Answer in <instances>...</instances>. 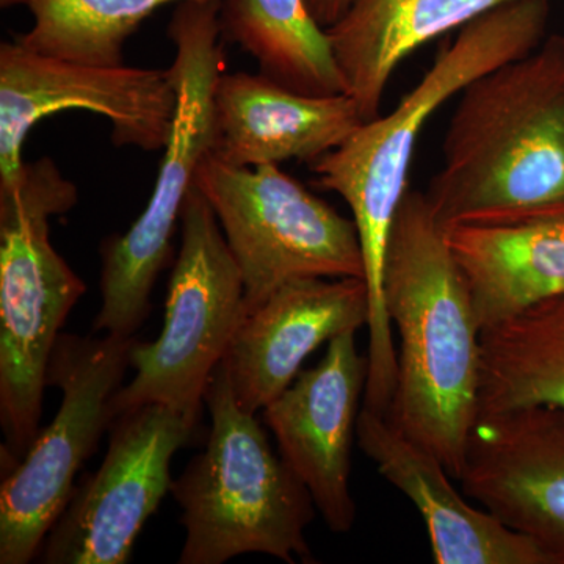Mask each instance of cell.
Listing matches in <instances>:
<instances>
[{
	"label": "cell",
	"mask_w": 564,
	"mask_h": 564,
	"mask_svg": "<svg viewBox=\"0 0 564 564\" xmlns=\"http://www.w3.org/2000/svg\"><path fill=\"white\" fill-rule=\"evenodd\" d=\"M549 0H510L459 29L432 68L384 117L364 121L336 150L313 162L318 187L350 207L369 289L367 397L388 402L395 391L397 344L384 307L386 251L393 218L406 195L411 162L426 121L475 79L518 61L545 40Z\"/></svg>",
	"instance_id": "6da1fadb"
},
{
	"label": "cell",
	"mask_w": 564,
	"mask_h": 564,
	"mask_svg": "<svg viewBox=\"0 0 564 564\" xmlns=\"http://www.w3.org/2000/svg\"><path fill=\"white\" fill-rule=\"evenodd\" d=\"M383 295L399 337L386 417L458 481L480 413L481 326L425 193L408 191L393 218Z\"/></svg>",
	"instance_id": "7a4b0ae2"
},
{
	"label": "cell",
	"mask_w": 564,
	"mask_h": 564,
	"mask_svg": "<svg viewBox=\"0 0 564 564\" xmlns=\"http://www.w3.org/2000/svg\"><path fill=\"white\" fill-rule=\"evenodd\" d=\"M425 195L445 231L564 217V36L459 93Z\"/></svg>",
	"instance_id": "3957f363"
},
{
	"label": "cell",
	"mask_w": 564,
	"mask_h": 564,
	"mask_svg": "<svg viewBox=\"0 0 564 564\" xmlns=\"http://www.w3.org/2000/svg\"><path fill=\"white\" fill-rule=\"evenodd\" d=\"M204 403L212 419L206 447L170 488L185 530L180 563L223 564L245 554L315 563L306 540L313 497L274 454L256 414L237 403L223 362Z\"/></svg>",
	"instance_id": "277c9868"
},
{
	"label": "cell",
	"mask_w": 564,
	"mask_h": 564,
	"mask_svg": "<svg viewBox=\"0 0 564 564\" xmlns=\"http://www.w3.org/2000/svg\"><path fill=\"white\" fill-rule=\"evenodd\" d=\"M77 203V188L51 159L25 163L0 188V425L3 474L40 432L51 352L85 282L52 247L50 220Z\"/></svg>",
	"instance_id": "5b68a950"
},
{
	"label": "cell",
	"mask_w": 564,
	"mask_h": 564,
	"mask_svg": "<svg viewBox=\"0 0 564 564\" xmlns=\"http://www.w3.org/2000/svg\"><path fill=\"white\" fill-rule=\"evenodd\" d=\"M223 0L177 3L169 24L176 47L170 66L177 91L172 133L150 202L129 231L101 248V310L93 332L133 337L151 313V292L169 262L196 170L210 152L214 95L223 74Z\"/></svg>",
	"instance_id": "8992f818"
},
{
	"label": "cell",
	"mask_w": 564,
	"mask_h": 564,
	"mask_svg": "<svg viewBox=\"0 0 564 564\" xmlns=\"http://www.w3.org/2000/svg\"><path fill=\"white\" fill-rule=\"evenodd\" d=\"M180 223L181 250L162 333L154 343H133L135 377L115 393L113 421L144 404H162L196 425L212 373L243 318L242 273L214 209L195 185Z\"/></svg>",
	"instance_id": "52a82bcc"
},
{
	"label": "cell",
	"mask_w": 564,
	"mask_h": 564,
	"mask_svg": "<svg viewBox=\"0 0 564 564\" xmlns=\"http://www.w3.org/2000/svg\"><path fill=\"white\" fill-rule=\"evenodd\" d=\"M195 187L214 209L242 273L245 315L288 282L364 280L361 240L352 218L280 165L232 166L207 154L196 170Z\"/></svg>",
	"instance_id": "ba28073f"
},
{
	"label": "cell",
	"mask_w": 564,
	"mask_h": 564,
	"mask_svg": "<svg viewBox=\"0 0 564 564\" xmlns=\"http://www.w3.org/2000/svg\"><path fill=\"white\" fill-rule=\"evenodd\" d=\"M135 337L61 333L47 386L62 391L54 421L0 485V564H28L74 491V480L113 422L111 400L131 367Z\"/></svg>",
	"instance_id": "9c48e42d"
},
{
	"label": "cell",
	"mask_w": 564,
	"mask_h": 564,
	"mask_svg": "<svg viewBox=\"0 0 564 564\" xmlns=\"http://www.w3.org/2000/svg\"><path fill=\"white\" fill-rule=\"evenodd\" d=\"M177 91L170 69L91 66L0 44V188L24 174L22 147L36 122L87 110L111 124L117 147L161 151L172 133Z\"/></svg>",
	"instance_id": "30bf717a"
},
{
	"label": "cell",
	"mask_w": 564,
	"mask_h": 564,
	"mask_svg": "<svg viewBox=\"0 0 564 564\" xmlns=\"http://www.w3.org/2000/svg\"><path fill=\"white\" fill-rule=\"evenodd\" d=\"M196 425L162 404L118 415L109 451L95 474L74 486L41 544L44 564H126L148 519L172 488L174 454Z\"/></svg>",
	"instance_id": "8fae6325"
},
{
	"label": "cell",
	"mask_w": 564,
	"mask_h": 564,
	"mask_svg": "<svg viewBox=\"0 0 564 564\" xmlns=\"http://www.w3.org/2000/svg\"><path fill=\"white\" fill-rule=\"evenodd\" d=\"M356 333L329 340L313 369L262 410L278 454L313 497L315 510L333 533H350L356 522L350 489L351 448L356 436L369 359L356 347Z\"/></svg>",
	"instance_id": "7c38bea8"
},
{
	"label": "cell",
	"mask_w": 564,
	"mask_h": 564,
	"mask_svg": "<svg viewBox=\"0 0 564 564\" xmlns=\"http://www.w3.org/2000/svg\"><path fill=\"white\" fill-rule=\"evenodd\" d=\"M458 481L469 499L529 538L549 564H564V411L478 415Z\"/></svg>",
	"instance_id": "4fadbf2b"
},
{
	"label": "cell",
	"mask_w": 564,
	"mask_h": 564,
	"mask_svg": "<svg viewBox=\"0 0 564 564\" xmlns=\"http://www.w3.org/2000/svg\"><path fill=\"white\" fill-rule=\"evenodd\" d=\"M362 278H307L288 282L245 315L221 359L237 403L258 414L302 372L323 344L369 323Z\"/></svg>",
	"instance_id": "5bb4252c"
},
{
	"label": "cell",
	"mask_w": 564,
	"mask_h": 564,
	"mask_svg": "<svg viewBox=\"0 0 564 564\" xmlns=\"http://www.w3.org/2000/svg\"><path fill=\"white\" fill-rule=\"evenodd\" d=\"M362 122L347 93L306 95L262 73H223L215 87L209 154L232 166L313 163Z\"/></svg>",
	"instance_id": "9a60e30c"
},
{
	"label": "cell",
	"mask_w": 564,
	"mask_h": 564,
	"mask_svg": "<svg viewBox=\"0 0 564 564\" xmlns=\"http://www.w3.org/2000/svg\"><path fill=\"white\" fill-rule=\"evenodd\" d=\"M356 437L378 473L421 513L436 564H549L543 552L486 508H475L436 456L383 414L362 408Z\"/></svg>",
	"instance_id": "2e32d148"
},
{
	"label": "cell",
	"mask_w": 564,
	"mask_h": 564,
	"mask_svg": "<svg viewBox=\"0 0 564 564\" xmlns=\"http://www.w3.org/2000/svg\"><path fill=\"white\" fill-rule=\"evenodd\" d=\"M505 2L510 0H352L325 33L362 120L380 117L389 80L404 58Z\"/></svg>",
	"instance_id": "e0dca14e"
},
{
	"label": "cell",
	"mask_w": 564,
	"mask_h": 564,
	"mask_svg": "<svg viewBox=\"0 0 564 564\" xmlns=\"http://www.w3.org/2000/svg\"><path fill=\"white\" fill-rule=\"evenodd\" d=\"M448 245L481 332L564 295V217L507 226H456Z\"/></svg>",
	"instance_id": "ac0fdd59"
},
{
	"label": "cell",
	"mask_w": 564,
	"mask_h": 564,
	"mask_svg": "<svg viewBox=\"0 0 564 564\" xmlns=\"http://www.w3.org/2000/svg\"><path fill=\"white\" fill-rule=\"evenodd\" d=\"M564 411V295L481 332L480 414Z\"/></svg>",
	"instance_id": "d6986e66"
},
{
	"label": "cell",
	"mask_w": 564,
	"mask_h": 564,
	"mask_svg": "<svg viewBox=\"0 0 564 564\" xmlns=\"http://www.w3.org/2000/svg\"><path fill=\"white\" fill-rule=\"evenodd\" d=\"M220 21L223 35L250 54L263 76L306 95L347 93L304 0H223Z\"/></svg>",
	"instance_id": "ffe728a7"
},
{
	"label": "cell",
	"mask_w": 564,
	"mask_h": 564,
	"mask_svg": "<svg viewBox=\"0 0 564 564\" xmlns=\"http://www.w3.org/2000/svg\"><path fill=\"white\" fill-rule=\"evenodd\" d=\"M185 0H33L31 31L18 43L91 66L124 65V44L155 11Z\"/></svg>",
	"instance_id": "44dd1931"
},
{
	"label": "cell",
	"mask_w": 564,
	"mask_h": 564,
	"mask_svg": "<svg viewBox=\"0 0 564 564\" xmlns=\"http://www.w3.org/2000/svg\"><path fill=\"white\" fill-rule=\"evenodd\" d=\"M313 20L326 31L350 9L352 0H304Z\"/></svg>",
	"instance_id": "7402d4cb"
},
{
	"label": "cell",
	"mask_w": 564,
	"mask_h": 564,
	"mask_svg": "<svg viewBox=\"0 0 564 564\" xmlns=\"http://www.w3.org/2000/svg\"><path fill=\"white\" fill-rule=\"evenodd\" d=\"M33 0H0V7H2L3 10L6 9H13V7L18 6H31Z\"/></svg>",
	"instance_id": "603a6c76"
}]
</instances>
